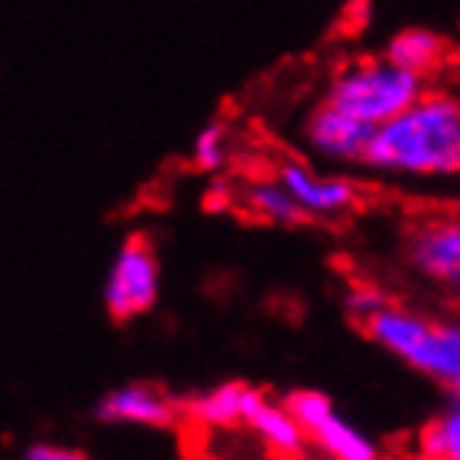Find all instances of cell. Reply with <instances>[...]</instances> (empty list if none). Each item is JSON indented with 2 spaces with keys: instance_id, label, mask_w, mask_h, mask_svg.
<instances>
[{
  "instance_id": "obj_1",
  "label": "cell",
  "mask_w": 460,
  "mask_h": 460,
  "mask_svg": "<svg viewBox=\"0 0 460 460\" xmlns=\"http://www.w3.org/2000/svg\"><path fill=\"white\" fill-rule=\"evenodd\" d=\"M360 167L394 181H460V93L427 87L374 130Z\"/></svg>"
},
{
  "instance_id": "obj_2",
  "label": "cell",
  "mask_w": 460,
  "mask_h": 460,
  "mask_svg": "<svg viewBox=\"0 0 460 460\" xmlns=\"http://www.w3.org/2000/svg\"><path fill=\"white\" fill-rule=\"evenodd\" d=\"M364 334L411 370L460 397V321H438L430 314L387 304L364 323Z\"/></svg>"
},
{
  "instance_id": "obj_3",
  "label": "cell",
  "mask_w": 460,
  "mask_h": 460,
  "mask_svg": "<svg viewBox=\"0 0 460 460\" xmlns=\"http://www.w3.org/2000/svg\"><path fill=\"white\" fill-rule=\"evenodd\" d=\"M427 93V77L384 58H354L334 70V77L323 91V101L354 114L377 130L391 117L420 101Z\"/></svg>"
},
{
  "instance_id": "obj_4",
  "label": "cell",
  "mask_w": 460,
  "mask_h": 460,
  "mask_svg": "<svg viewBox=\"0 0 460 460\" xmlns=\"http://www.w3.org/2000/svg\"><path fill=\"white\" fill-rule=\"evenodd\" d=\"M104 307L114 321L127 323L150 314L161 300V261L147 237H127L117 247L104 280Z\"/></svg>"
},
{
  "instance_id": "obj_5",
  "label": "cell",
  "mask_w": 460,
  "mask_h": 460,
  "mask_svg": "<svg viewBox=\"0 0 460 460\" xmlns=\"http://www.w3.org/2000/svg\"><path fill=\"white\" fill-rule=\"evenodd\" d=\"M288 403L307 434V444H314L327 460H380L374 438L350 424L323 391H294Z\"/></svg>"
},
{
  "instance_id": "obj_6",
  "label": "cell",
  "mask_w": 460,
  "mask_h": 460,
  "mask_svg": "<svg viewBox=\"0 0 460 460\" xmlns=\"http://www.w3.org/2000/svg\"><path fill=\"white\" fill-rule=\"evenodd\" d=\"M403 257L417 277L450 294L460 284V214L417 220L403 237Z\"/></svg>"
},
{
  "instance_id": "obj_7",
  "label": "cell",
  "mask_w": 460,
  "mask_h": 460,
  "mask_svg": "<svg viewBox=\"0 0 460 460\" xmlns=\"http://www.w3.org/2000/svg\"><path fill=\"white\" fill-rule=\"evenodd\" d=\"M300 137L314 157H321L327 164H364L374 127L357 120L354 114L341 111L331 101H321L304 117Z\"/></svg>"
},
{
  "instance_id": "obj_8",
  "label": "cell",
  "mask_w": 460,
  "mask_h": 460,
  "mask_svg": "<svg viewBox=\"0 0 460 460\" xmlns=\"http://www.w3.org/2000/svg\"><path fill=\"white\" fill-rule=\"evenodd\" d=\"M93 417L101 424L111 427H144V430H171L181 417H184V401L171 397L167 391H161L157 384H120L114 391H107L97 407Z\"/></svg>"
},
{
  "instance_id": "obj_9",
  "label": "cell",
  "mask_w": 460,
  "mask_h": 460,
  "mask_svg": "<svg viewBox=\"0 0 460 460\" xmlns=\"http://www.w3.org/2000/svg\"><path fill=\"white\" fill-rule=\"evenodd\" d=\"M277 177L294 194L300 210L314 220L347 217L360 204V187L347 173H327L304 161H284L277 167Z\"/></svg>"
},
{
  "instance_id": "obj_10",
  "label": "cell",
  "mask_w": 460,
  "mask_h": 460,
  "mask_svg": "<svg viewBox=\"0 0 460 460\" xmlns=\"http://www.w3.org/2000/svg\"><path fill=\"white\" fill-rule=\"evenodd\" d=\"M243 427H247L264 447L280 454V457H300L304 450L311 447V444H307V434H304V427H300V420H297V414L290 411V403L288 401L277 403L261 391H253L251 401H247Z\"/></svg>"
},
{
  "instance_id": "obj_11",
  "label": "cell",
  "mask_w": 460,
  "mask_h": 460,
  "mask_svg": "<svg viewBox=\"0 0 460 460\" xmlns=\"http://www.w3.org/2000/svg\"><path fill=\"white\" fill-rule=\"evenodd\" d=\"M251 394L253 387L241 380H224V384H214L208 391L187 397L184 417L204 430H234V427H243Z\"/></svg>"
},
{
  "instance_id": "obj_12",
  "label": "cell",
  "mask_w": 460,
  "mask_h": 460,
  "mask_svg": "<svg viewBox=\"0 0 460 460\" xmlns=\"http://www.w3.org/2000/svg\"><path fill=\"white\" fill-rule=\"evenodd\" d=\"M384 54L401 64V67L414 70L420 77H434L444 70V64L450 60V44L447 37H440L430 27H403L387 40Z\"/></svg>"
},
{
  "instance_id": "obj_13",
  "label": "cell",
  "mask_w": 460,
  "mask_h": 460,
  "mask_svg": "<svg viewBox=\"0 0 460 460\" xmlns=\"http://www.w3.org/2000/svg\"><path fill=\"white\" fill-rule=\"evenodd\" d=\"M241 208L261 224L270 227H294L300 220H307V214L300 210L288 187L280 184V177H257L241 187Z\"/></svg>"
},
{
  "instance_id": "obj_14",
  "label": "cell",
  "mask_w": 460,
  "mask_h": 460,
  "mask_svg": "<svg viewBox=\"0 0 460 460\" xmlns=\"http://www.w3.org/2000/svg\"><path fill=\"white\" fill-rule=\"evenodd\" d=\"M417 450L424 460H460V397H450L447 407L424 424Z\"/></svg>"
},
{
  "instance_id": "obj_15",
  "label": "cell",
  "mask_w": 460,
  "mask_h": 460,
  "mask_svg": "<svg viewBox=\"0 0 460 460\" xmlns=\"http://www.w3.org/2000/svg\"><path fill=\"white\" fill-rule=\"evenodd\" d=\"M230 161V134L220 120H210L208 127H200L194 137V147H190V164L204 173H217L224 171Z\"/></svg>"
},
{
  "instance_id": "obj_16",
  "label": "cell",
  "mask_w": 460,
  "mask_h": 460,
  "mask_svg": "<svg viewBox=\"0 0 460 460\" xmlns=\"http://www.w3.org/2000/svg\"><path fill=\"white\" fill-rule=\"evenodd\" d=\"M391 300H387V294L377 288H367V284H360V288H350L347 290V297H344V311L354 317L360 327L374 317V314H380L384 307H387Z\"/></svg>"
},
{
  "instance_id": "obj_17",
  "label": "cell",
  "mask_w": 460,
  "mask_h": 460,
  "mask_svg": "<svg viewBox=\"0 0 460 460\" xmlns=\"http://www.w3.org/2000/svg\"><path fill=\"white\" fill-rule=\"evenodd\" d=\"M21 460H91L81 447L70 444H58V440H34L31 447L23 450Z\"/></svg>"
},
{
  "instance_id": "obj_18",
  "label": "cell",
  "mask_w": 460,
  "mask_h": 460,
  "mask_svg": "<svg viewBox=\"0 0 460 460\" xmlns=\"http://www.w3.org/2000/svg\"><path fill=\"white\" fill-rule=\"evenodd\" d=\"M450 297H457V300H460V284H457L454 290H450Z\"/></svg>"
},
{
  "instance_id": "obj_19",
  "label": "cell",
  "mask_w": 460,
  "mask_h": 460,
  "mask_svg": "<svg viewBox=\"0 0 460 460\" xmlns=\"http://www.w3.org/2000/svg\"><path fill=\"white\" fill-rule=\"evenodd\" d=\"M454 204H457V214H460V190H457V200H454Z\"/></svg>"
}]
</instances>
